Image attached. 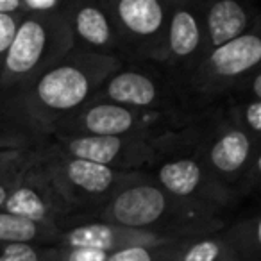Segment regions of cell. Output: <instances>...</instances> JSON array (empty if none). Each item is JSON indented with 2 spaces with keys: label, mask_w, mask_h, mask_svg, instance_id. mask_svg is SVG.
I'll list each match as a JSON object with an SVG mask.
<instances>
[{
  "label": "cell",
  "mask_w": 261,
  "mask_h": 261,
  "mask_svg": "<svg viewBox=\"0 0 261 261\" xmlns=\"http://www.w3.org/2000/svg\"><path fill=\"white\" fill-rule=\"evenodd\" d=\"M52 247V261H108L109 254L86 247Z\"/></svg>",
  "instance_id": "cell-23"
},
{
  "label": "cell",
  "mask_w": 261,
  "mask_h": 261,
  "mask_svg": "<svg viewBox=\"0 0 261 261\" xmlns=\"http://www.w3.org/2000/svg\"><path fill=\"white\" fill-rule=\"evenodd\" d=\"M68 0H22V15H48V13H61L66 9Z\"/></svg>",
  "instance_id": "cell-26"
},
{
  "label": "cell",
  "mask_w": 261,
  "mask_h": 261,
  "mask_svg": "<svg viewBox=\"0 0 261 261\" xmlns=\"http://www.w3.org/2000/svg\"><path fill=\"white\" fill-rule=\"evenodd\" d=\"M36 152L33 161L22 170L2 211L18 215L38 224L50 225L59 231L72 217V210L58 193L47 174L41 170Z\"/></svg>",
  "instance_id": "cell-11"
},
{
  "label": "cell",
  "mask_w": 261,
  "mask_h": 261,
  "mask_svg": "<svg viewBox=\"0 0 261 261\" xmlns=\"http://www.w3.org/2000/svg\"><path fill=\"white\" fill-rule=\"evenodd\" d=\"M207 52L247 34L259 23L257 11L243 0H202Z\"/></svg>",
  "instance_id": "cell-15"
},
{
  "label": "cell",
  "mask_w": 261,
  "mask_h": 261,
  "mask_svg": "<svg viewBox=\"0 0 261 261\" xmlns=\"http://www.w3.org/2000/svg\"><path fill=\"white\" fill-rule=\"evenodd\" d=\"M122 63H161L170 0H106Z\"/></svg>",
  "instance_id": "cell-9"
},
{
  "label": "cell",
  "mask_w": 261,
  "mask_h": 261,
  "mask_svg": "<svg viewBox=\"0 0 261 261\" xmlns=\"http://www.w3.org/2000/svg\"><path fill=\"white\" fill-rule=\"evenodd\" d=\"M47 142L48 138L36 135L22 122L0 111V152H34Z\"/></svg>",
  "instance_id": "cell-18"
},
{
  "label": "cell",
  "mask_w": 261,
  "mask_h": 261,
  "mask_svg": "<svg viewBox=\"0 0 261 261\" xmlns=\"http://www.w3.org/2000/svg\"><path fill=\"white\" fill-rule=\"evenodd\" d=\"M90 100L118 104L136 111H154L179 118H193L185 90L158 63H122L115 73L102 83Z\"/></svg>",
  "instance_id": "cell-7"
},
{
  "label": "cell",
  "mask_w": 261,
  "mask_h": 261,
  "mask_svg": "<svg viewBox=\"0 0 261 261\" xmlns=\"http://www.w3.org/2000/svg\"><path fill=\"white\" fill-rule=\"evenodd\" d=\"M188 240H174V242L154 243V245L129 247V249L109 254L108 261H175Z\"/></svg>",
  "instance_id": "cell-21"
},
{
  "label": "cell",
  "mask_w": 261,
  "mask_h": 261,
  "mask_svg": "<svg viewBox=\"0 0 261 261\" xmlns=\"http://www.w3.org/2000/svg\"><path fill=\"white\" fill-rule=\"evenodd\" d=\"M65 13L66 9L48 15H22L15 40L0 66V93L31 83L72 50Z\"/></svg>",
  "instance_id": "cell-6"
},
{
  "label": "cell",
  "mask_w": 261,
  "mask_h": 261,
  "mask_svg": "<svg viewBox=\"0 0 261 261\" xmlns=\"http://www.w3.org/2000/svg\"><path fill=\"white\" fill-rule=\"evenodd\" d=\"M256 70H261V22L204 56L185 86L186 102L197 113L225 104Z\"/></svg>",
  "instance_id": "cell-5"
},
{
  "label": "cell",
  "mask_w": 261,
  "mask_h": 261,
  "mask_svg": "<svg viewBox=\"0 0 261 261\" xmlns=\"http://www.w3.org/2000/svg\"><path fill=\"white\" fill-rule=\"evenodd\" d=\"M222 108L232 125L261 145V100L250 97H232L222 104Z\"/></svg>",
  "instance_id": "cell-19"
},
{
  "label": "cell",
  "mask_w": 261,
  "mask_h": 261,
  "mask_svg": "<svg viewBox=\"0 0 261 261\" xmlns=\"http://www.w3.org/2000/svg\"><path fill=\"white\" fill-rule=\"evenodd\" d=\"M83 224H113L168 240H188L220 231L225 222L206 207L172 197L140 170L127 172L98 210L70 220L65 229Z\"/></svg>",
  "instance_id": "cell-2"
},
{
  "label": "cell",
  "mask_w": 261,
  "mask_h": 261,
  "mask_svg": "<svg viewBox=\"0 0 261 261\" xmlns=\"http://www.w3.org/2000/svg\"><path fill=\"white\" fill-rule=\"evenodd\" d=\"M174 242L163 236L150 232L136 231V229L120 227L113 224H83L58 231L52 238L54 247H86V249L102 250V252H118L138 245H154V243Z\"/></svg>",
  "instance_id": "cell-14"
},
{
  "label": "cell",
  "mask_w": 261,
  "mask_h": 261,
  "mask_svg": "<svg viewBox=\"0 0 261 261\" xmlns=\"http://www.w3.org/2000/svg\"><path fill=\"white\" fill-rule=\"evenodd\" d=\"M20 20H22V15H0V66L15 40Z\"/></svg>",
  "instance_id": "cell-24"
},
{
  "label": "cell",
  "mask_w": 261,
  "mask_h": 261,
  "mask_svg": "<svg viewBox=\"0 0 261 261\" xmlns=\"http://www.w3.org/2000/svg\"><path fill=\"white\" fill-rule=\"evenodd\" d=\"M197 154L207 170L238 197L257 190L261 179V145L234 127L224 108H210L197 116Z\"/></svg>",
  "instance_id": "cell-4"
},
{
  "label": "cell",
  "mask_w": 261,
  "mask_h": 261,
  "mask_svg": "<svg viewBox=\"0 0 261 261\" xmlns=\"http://www.w3.org/2000/svg\"><path fill=\"white\" fill-rule=\"evenodd\" d=\"M58 229L27 220L18 215L0 210V247L11 243H40L50 245Z\"/></svg>",
  "instance_id": "cell-17"
},
{
  "label": "cell",
  "mask_w": 261,
  "mask_h": 261,
  "mask_svg": "<svg viewBox=\"0 0 261 261\" xmlns=\"http://www.w3.org/2000/svg\"><path fill=\"white\" fill-rule=\"evenodd\" d=\"M0 15H22V0H0Z\"/></svg>",
  "instance_id": "cell-28"
},
{
  "label": "cell",
  "mask_w": 261,
  "mask_h": 261,
  "mask_svg": "<svg viewBox=\"0 0 261 261\" xmlns=\"http://www.w3.org/2000/svg\"><path fill=\"white\" fill-rule=\"evenodd\" d=\"M36 154L41 170L47 174L54 188L72 210V217L63 224L61 229H65L73 218L98 210L113 195L127 174L68 156L50 140Z\"/></svg>",
  "instance_id": "cell-8"
},
{
  "label": "cell",
  "mask_w": 261,
  "mask_h": 261,
  "mask_svg": "<svg viewBox=\"0 0 261 261\" xmlns=\"http://www.w3.org/2000/svg\"><path fill=\"white\" fill-rule=\"evenodd\" d=\"M206 54L202 0H170L165 50L160 65L185 90L190 75Z\"/></svg>",
  "instance_id": "cell-10"
},
{
  "label": "cell",
  "mask_w": 261,
  "mask_h": 261,
  "mask_svg": "<svg viewBox=\"0 0 261 261\" xmlns=\"http://www.w3.org/2000/svg\"><path fill=\"white\" fill-rule=\"evenodd\" d=\"M0 261H52V247L40 243H11L0 247Z\"/></svg>",
  "instance_id": "cell-22"
},
{
  "label": "cell",
  "mask_w": 261,
  "mask_h": 261,
  "mask_svg": "<svg viewBox=\"0 0 261 261\" xmlns=\"http://www.w3.org/2000/svg\"><path fill=\"white\" fill-rule=\"evenodd\" d=\"M34 152H0V177L22 172L33 161Z\"/></svg>",
  "instance_id": "cell-25"
},
{
  "label": "cell",
  "mask_w": 261,
  "mask_h": 261,
  "mask_svg": "<svg viewBox=\"0 0 261 261\" xmlns=\"http://www.w3.org/2000/svg\"><path fill=\"white\" fill-rule=\"evenodd\" d=\"M20 174H22V172H18V174H13V175H4V177H0V210L4 207V204H6V200H8L9 193L13 192L16 181H18Z\"/></svg>",
  "instance_id": "cell-27"
},
{
  "label": "cell",
  "mask_w": 261,
  "mask_h": 261,
  "mask_svg": "<svg viewBox=\"0 0 261 261\" xmlns=\"http://www.w3.org/2000/svg\"><path fill=\"white\" fill-rule=\"evenodd\" d=\"M220 234L238 261H261V217L240 218L232 224H225Z\"/></svg>",
  "instance_id": "cell-16"
},
{
  "label": "cell",
  "mask_w": 261,
  "mask_h": 261,
  "mask_svg": "<svg viewBox=\"0 0 261 261\" xmlns=\"http://www.w3.org/2000/svg\"><path fill=\"white\" fill-rule=\"evenodd\" d=\"M175 261H238L224 242L220 231L192 238L185 243Z\"/></svg>",
  "instance_id": "cell-20"
},
{
  "label": "cell",
  "mask_w": 261,
  "mask_h": 261,
  "mask_svg": "<svg viewBox=\"0 0 261 261\" xmlns=\"http://www.w3.org/2000/svg\"><path fill=\"white\" fill-rule=\"evenodd\" d=\"M65 16L73 50L118 58V34L106 0H68Z\"/></svg>",
  "instance_id": "cell-13"
},
{
  "label": "cell",
  "mask_w": 261,
  "mask_h": 261,
  "mask_svg": "<svg viewBox=\"0 0 261 261\" xmlns=\"http://www.w3.org/2000/svg\"><path fill=\"white\" fill-rule=\"evenodd\" d=\"M120 66L118 58L72 48L61 61L31 83L0 93V111L50 140L59 123L86 104Z\"/></svg>",
  "instance_id": "cell-1"
},
{
  "label": "cell",
  "mask_w": 261,
  "mask_h": 261,
  "mask_svg": "<svg viewBox=\"0 0 261 261\" xmlns=\"http://www.w3.org/2000/svg\"><path fill=\"white\" fill-rule=\"evenodd\" d=\"M50 142L68 156L118 172L145 170L150 161V143L136 136H56Z\"/></svg>",
  "instance_id": "cell-12"
},
{
  "label": "cell",
  "mask_w": 261,
  "mask_h": 261,
  "mask_svg": "<svg viewBox=\"0 0 261 261\" xmlns=\"http://www.w3.org/2000/svg\"><path fill=\"white\" fill-rule=\"evenodd\" d=\"M195 122L154 140L150 143V161L143 172L172 197L206 207L222 217L240 197L232 188L218 181L199 158Z\"/></svg>",
  "instance_id": "cell-3"
}]
</instances>
